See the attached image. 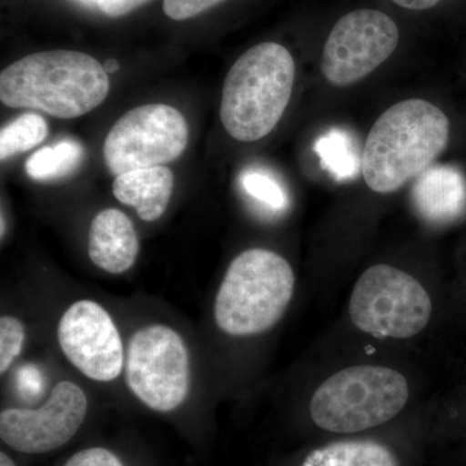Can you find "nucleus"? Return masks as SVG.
<instances>
[{
  "instance_id": "f257e3e1",
  "label": "nucleus",
  "mask_w": 466,
  "mask_h": 466,
  "mask_svg": "<svg viewBox=\"0 0 466 466\" xmlns=\"http://www.w3.org/2000/svg\"><path fill=\"white\" fill-rule=\"evenodd\" d=\"M109 90L104 66L79 51L36 52L0 75V100L5 106L42 110L63 119L87 115L106 99Z\"/></svg>"
},
{
  "instance_id": "f03ea898",
  "label": "nucleus",
  "mask_w": 466,
  "mask_h": 466,
  "mask_svg": "<svg viewBox=\"0 0 466 466\" xmlns=\"http://www.w3.org/2000/svg\"><path fill=\"white\" fill-rule=\"evenodd\" d=\"M449 139V118L437 106L422 99L400 101L370 128L361 175L373 192L398 191L433 165Z\"/></svg>"
},
{
  "instance_id": "7ed1b4c3",
  "label": "nucleus",
  "mask_w": 466,
  "mask_h": 466,
  "mask_svg": "<svg viewBox=\"0 0 466 466\" xmlns=\"http://www.w3.org/2000/svg\"><path fill=\"white\" fill-rule=\"evenodd\" d=\"M296 81L289 51L274 42L242 54L229 69L220 100V121L233 139L253 143L280 122Z\"/></svg>"
},
{
  "instance_id": "20e7f679",
  "label": "nucleus",
  "mask_w": 466,
  "mask_h": 466,
  "mask_svg": "<svg viewBox=\"0 0 466 466\" xmlns=\"http://www.w3.org/2000/svg\"><path fill=\"white\" fill-rule=\"evenodd\" d=\"M293 268L275 251L249 249L232 260L218 289L214 319L223 333L250 337L280 321L294 294Z\"/></svg>"
},
{
  "instance_id": "39448f33",
  "label": "nucleus",
  "mask_w": 466,
  "mask_h": 466,
  "mask_svg": "<svg viewBox=\"0 0 466 466\" xmlns=\"http://www.w3.org/2000/svg\"><path fill=\"white\" fill-rule=\"evenodd\" d=\"M408 398L410 388L401 373L385 367L355 366L319 386L309 413L324 431L354 434L390 421Z\"/></svg>"
},
{
  "instance_id": "423d86ee",
  "label": "nucleus",
  "mask_w": 466,
  "mask_h": 466,
  "mask_svg": "<svg viewBox=\"0 0 466 466\" xmlns=\"http://www.w3.org/2000/svg\"><path fill=\"white\" fill-rule=\"evenodd\" d=\"M431 297L401 269L370 267L359 278L350 299L352 323L376 339H406L425 329L431 317Z\"/></svg>"
},
{
  "instance_id": "0eeeda50",
  "label": "nucleus",
  "mask_w": 466,
  "mask_h": 466,
  "mask_svg": "<svg viewBox=\"0 0 466 466\" xmlns=\"http://www.w3.org/2000/svg\"><path fill=\"white\" fill-rule=\"evenodd\" d=\"M128 389L143 404L157 412L182 406L191 386L189 351L182 337L161 324L137 330L125 361Z\"/></svg>"
},
{
  "instance_id": "6e6552de",
  "label": "nucleus",
  "mask_w": 466,
  "mask_h": 466,
  "mask_svg": "<svg viewBox=\"0 0 466 466\" xmlns=\"http://www.w3.org/2000/svg\"><path fill=\"white\" fill-rule=\"evenodd\" d=\"M189 128L179 110L167 104H146L125 113L110 128L103 155L113 175L164 167L188 146Z\"/></svg>"
},
{
  "instance_id": "1a4fd4ad",
  "label": "nucleus",
  "mask_w": 466,
  "mask_h": 466,
  "mask_svg": "<svg viewBox=\"0 0 466 466\" xmlns=\"http://www.w3.org/2000/svg\"><path fill=\"white\" fill-rule=\"evenodd\" d=\"M400 43L397 24L376 9L350 12L325 42L321 72L330 85H354L382 66Z\"/></svg>"
},
{
  "instance_id": "9d476101",
  "label": "nucleus",
  "mask_w": 466,
  "mask_h": 466,
  "mask_svg": "<svg viewBox=\"0 0 466 466\" xmlns=\"http://www.w3.org/2000/svg\"><path fill=\"white\" fill-rule=\"evenodd\" d=\"M88 401L75 382L61 381L42 407L8 408L0 413V438L18 452L38 455L60 449L84 424Z\"/></svg>"
},
{
  "instance_id": "9b49d317",
  "label": "nucleus",
  "mask_w": 466,
  "mask_h": 466,
  "mask_svg": "<svg viewBox=\"0 0 466 466\" xmlns=\"http://www.w3.org/2000/svg\"><path fill=\"white\" fill-rule=\"evenodd\" d=\"M57 339L67 360L88 379L109 382L121 375L126 361L121 336L99 303H73L60 319Z\"/></svg>"
},
{
  "instance_id": "f8f14e48",
  "label": "nucleus",
  "mask_w": 466,
  "mask_h": 466,
  "mask_svg": "<svg viewBox=\"0 0 466 466\" xmlns=\"http://www.w3.org/2000/svg\"><path fill=\"white\" fill-rule=\"evenodd\" d=\"M415 210L425 222L447 226L466 214V180L449 165L431 167L416 177L412 189Z\"/></svg>"
},
{
  "instance_id": "ddd939ff",
  "label": "nucleus",
  "mask_w": 466,
  "mask_h": 466,
  "mask_svg": "<svg viewBox=\"0 0 466 466\" xmlns=\"http://www.w3.org/2000/svg\"><path fill=\"white\" fill-rule=\"evenodd\" d=\"M140 244L130 218L116 208L100 211L88 232V256L95 266L119 275L134 266Z\"/></svg>"
},
{
  "instance_id": "4468645a",
  "label": "nucleus",
  "mask_w": 466,
  "mask_h": 466,
  "mask_svg": "<svg viewBox=\"0 0 466 466\" xmlns=\"http://www.w3.org/2000/svg\"><path fill=\"white\" fill-rule=\"evenodd\" d=\"M112 191L116 200L134 208L144 222H156L170 204L174 174L167 167L139 168L116 177Z\"/></svg>"
},
{
  "instance_id": "2eb2a0df",
  "label": "nucleus",
  "mask_w": 466,
  "mask_h": 466,
  "mask_svg": "<svg viewBox=\"0 0 466 466\" xmlns=\"http://www.w3.org/2000/svg\"><path fill=\"white\" fill-rule=\"evenodd\" d=\"M302 466H398L394 453L373 441H342L309 453Z\"/></svg>"
},
{
  "instance_id": "dca6fc26",
  "label": "nucleus",
  "mask_w": 466,
  "mask_h": 466,
  "mask_svg": "<svg viewBox=\"0 0 466 466\" xmlns=\"http://www.w3.org/2000/svg\"><path fill=\"white\" fill-rule=\"evenodd\" d=\"M321 167L337 180H351L361 174L363 152L348 130L333 127L318 137L314 147Z\"/></svg>"
},
{
  "instance_id": "f3484780",
  "label": "nucleus",
  "mask_w": 466,
  "mask_h": 466,
  "mask_svg": "<svg viewBox=\"0 0 466 466\" xmlns=\"http://www.w3.org/2000/svg\"><path fill=\"white\" fill-rule=\"evenodd\" d=\"M81 144L73 140H64L54 147H45L27 158L26 174L32 179L56 180L72 174L81 165L84 158Z\"/></svg>"
},
{
  "instance_id": "a211bd4d",
  "label": "nucleus",
  "mask_w": 466,
  "mask_h": 466,
  "mask_svg": "<svg viewBox=\"0 0 466 466\" xmlns=\"http://www.w3.org/2000/svg\"><path fill=\"white\" fill-rule=\"evenodd\" d=\"M47 135L48 125L42 116L25 113L17 116L0 131V158L5 161L35 148Z\"/></svg>"
},
{
  "instance_id": "6ab92c4d",
  "label": "nucleus",
  "mask_w": 466,
  "mask_h": 466,
  "mask_svg": "<svg viewBox=\"0 0 466 466\" xmlns=\"http://www.w3.org/2000/svg\"><path fill=\"white\" fill-rule=\"evenodd\" d=\"M241 187L248 196L269 210L283 211L288 208L287 192L274 175L262 170H248L241 175Z\"/></svg>"
},
{
  "instance_id": "aec40b11",
  "label": "nucleus",
  "mask_w": 466,
  "mask_h": 466,
  "mask_svg": "<svg viewBox=\"0 0 466 466\" xmlns=\"http://www.w3.org/2000/svg\"><path fill=\"white\" fill-rule=\"evenodd\" d=\"M26 332L17 318L5 315L0 318V373L5 375L23 351Z\"/></svg>"
},
{
  "instance_id": "412c9836",
  "label": "nucleus",
  "mask_w": 466,
  "mask_h": 466,
  "mask_svg": "<svg viewBox=\"0 0 466 466\" xmlns=\"http://www.w3.org/2000/svg\"><path fill=\"white\" fill-rule=\"evenodd\" d=\"M226 0H164V12L175 21L188 20Z\"/></svg>"
},
{
  "instance_id": "4be33fe9",
  "label": "nucleus",
  "mask_w": 466,
  "mask_h": 466,
  "mask_svg": "<svg viewBox=\"0 0 466 466\" xmlns=\"http://www.w3.org/2000/svg\"><path fill=\"white\" fill-rule=\"evenodd\" d=\"M64 466H124L115 453L103 447L79 451Z\"/></svg>"
},
{
  "instance_id": "5701e85b",
  "label": "nucleus",
  "mask_w": 466,
  "mask_h": 466,
  "mask_svg": "<svg viewBox=\"0 0 466 466\" xmlns=\"http://www.w3.org/2000/svg\"><path fill=\"white\" fill-rule=\"evenodd\" d=\"M152 0H96L97 8L110 17H122Z\"/></svg>"
},
{
  "instance_id": "b1692460",
  "label": "nucleus",
  "mask_w": 466,
  "mask_h": 466,
  "mask_svg": "<svg viewBox=\"0 0 466 466\" xmlns=\"http://www.w3.org/2000/svg\"><path fill=\"white\" fill-rule=\"evenodd\" d=\"M395 5L413 11H422V9L433 8L441 0H392Z\"/></svg>"
},
{
  "instance_id": "393cba45",
  "label": "nucleus",
  "mask_w": 466,
  "mask_h": 466,
  "mask_svg": "<svg viewBox=\"0 0 466 466\" xmlns=\"http://www.w3.org/2000/svg\"><path fill=\"white\" fill-rule=\"evenodd\" d=\"M104 69L106 70V73H116L119 69V63L115 58H110L104 64Z\"/></svg>"
},
{
  "instance_id": "a878e982",
  "label": "nucleus",
  "mask_w": 466,
  "mask_h": 466,
  "mask_svg": "<svg viewBox=\"0 0 466 466\" xmlns=\"http://www.w3.org/2000/svg\"><path fill=\"white\" fill-rule=\"evenodd\" d=\"M0 466H16L12 459L5 452L0 453Z\"/></svg>"
},
{
  "instance_id": "bb28decb",
  "label": "nucleus",
  "mask_w": 466,
  "mask_h": 466,
  "mask_svg": "<svg viewBox=\"0 0 466 466\" xmlns=\"http://www.w3.org/2000/svg\"><path fill=\"white\" fill-rule=\"evenodd\" d=\"M85 2H90V3H94V5H96V0H85Z\"/></svg>"
}]
</instances>
